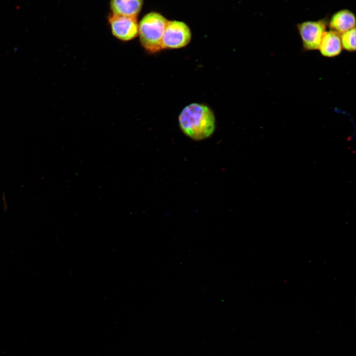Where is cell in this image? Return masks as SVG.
<instances>
[{"label": "cell", "instance_id": "8992f818", "mask_svg": "<svg viewBox=\"0 0 356 356\" xmlns=\"http://www.w3.org/2000/svg\"><path fill=\"white\" fill-rule=\"evenodd\" d=\"M355 14L347 9L337 11L328 22V27L330 30L339 34L356 27Z\"/></svg>", "mask_w": 356, "mask_h": 356}, {"label": "cell", "instance_id": "52a82bcc", "mask_svg": "<svg viewBox=\"0 0 356 356\" xmlns=\"http://www.w3.org/2000/svg\"><path fill=\"white\" fill-rule=\"evenodd\" d=\"M326 57H334L341 54L343 47L339 34L330 30L324 34L318 49Z\"/></svg>", "mask_w": 356, "mask_h": 356}, {"label": "cell", "instance_id": "6da1fadb", "mask_svg": "<svg viewBox=\"0 0 356 356\" xmlns=\"http://www.w3.org/2000/svg\"><path fill=\"white\" fill-rule=\"evenodd\" d=\"M182 131L190 138L200 140L209 137L215 129V117L207 105L193 103L185 106L178 117Z\"/></svg>", "mask_w": 356, "mask_h": 356}, {"label": "cell", "instance_id": "7a4b0ae2", "mask_svg": "<svg viewBox=\"0 0 356 356\" xmlns=\"http://www.w3.org/2000/svg\"><path fill=\"white\" fill-rule=\"evenodd\" d=\"M167 20L160 13L152 12L145 15L138 25L140 44L150 53L162 49V42Z\"/></svg>", "mask_w": 356, "mask_h": 356}, {"label": "cell", "instance_id": "277c9868", "mask_svg": "<svg viewBox=\"0 0 356 356\" xmlns=\"http://www.w3.org/2000/svg\"><path fill=\"white\" fill-rule=\"evenodd\" d=\"M191 37L189 28L185 23L177 20L168 21L162 38V49L184 47L190 42Z\"/></svg>", "mask_w": 356, "mask_h": 356}, {"label": "cell", "instance_id": "5b68a950", "mask_svg": "<svg viewBox=\"0 0 356 356\" xmlns=\"http://www.w3.org/2000/svg\"><path fill=\"white\" fill-rule=\"evenodd\" d=\"M112 33L118 39L128 41L138 35L136 17L112 14L109 18Z\"/></svg>", "mask_w": 356, "mask_h": 356}, {"label": "cell", "instance_id": "3957f363", "mask_svg": "<svg viewBox=\"0 0 356 356\" xmlns=\"http://www.w3.org/2000/svg\"><path fill=\"white\" fill-rule=\"evenodd\" d=\"M327 26L328 21L325 18L306 21L297 24V30L304 50L311 51L318 49Z\"/></svg>", "mask_w": 356, "mask_h": 356}, {"label": "cell", "instance_id": "9c48e42d", "mask_svg": "<svg viewBox=\"0 0 356 356\" xmlns=\"http://www.w3.org/2000/svg\"><path fill=\"white\" fill-rule=\"evenodd\" d=\"M341 44L345 50L354 52L356 50V27L340 34Z\"/></svg>", "mask_w": 356, "mask_h": 356}, {"label": "cell", "instance_id": "ba28073f", "mask_svg": "<svg viewBox=\"0 0 356 356\" xmlns=\"http://www.w3.org/2000/svg\"><path fill=\"white\" fill-rule=\"evenodd\" d=\"M142 0H111L113 14L136 17L140 12Z\"/></svg>", "mask_w": 356, "mask_h": 356}]
</instances>
